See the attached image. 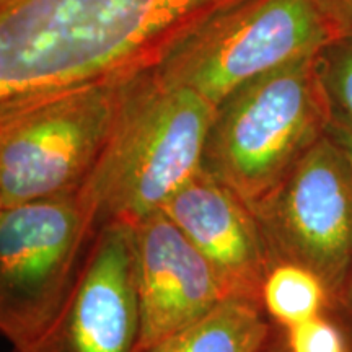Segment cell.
Segmentation results:
<instances>
[{"label": "cell", "instance_id": "obj_1", "mask_svg": "<svg viewBox=\"0 0 352 352\" xmlns=\"http://www.w3.org/2000/svg\"><path fill=\"white\" fill-rule=\"evenodd\" d=\"M241 0H13L0 7V114L158 60Z\"/></svg>", "mask_w": 352, "mask_h": 352}, {"label": "cell", "instance_id": "obj_2", "mask_svg": "<svg viewBox=\"0 0 352 352\" xmlns=\"http://www.w3.org/2000/svg\"><path fill=\"white\" fill-rule=\"evenodd\" d=\"M214 113L196 91L162 85L151 72L127 78L107 145L78 189L95 230L135 226L199 175Z\"/></svg>", "mask_w": 352, "mask_h": 352}, {"label": "cell", "instance_id": "obj_3", "mask_svg": "<svg viewBox=\"0 0 352 352\" xmlns=\"http://www.w3.org/2000/svg\"><path fill=\"white\" fill-rule=\"evenodd\" d=\"M316 56L253 78L215 107L202 171L250 208L327 135L333 104Z\"/></svg>", "mask_w": 352, "mask_h": 352}, {"label": "cell", "instance_id": "obj_4", "mask_svg": "<svg viewBox=\"0 0 352 352\" xmlns=\"http://www.w3.org/2000/svg\"><path fill=\"white\" fill-rule=\"evenodd\" d=\"M340 39L328 0H241L202 25L147 70L162 85L217 107L253 78Z\"/></svg>", "mask_w": 352, "mask_h": 352}, {"label": "cell", "instance_id": "obj_5", "mask_svg": "<svg viewBox=\"0 0 352 352\" xmlns=\"http://www.w3.org/2000/svg\"><path fill=\"white\" fill-rule=\"evenodd\" d=\"M124 83H88L0 114V208L78 191L111 134Z\"/></svg>", "mask_w": 352, "mask_h": 352}, {"label": "cell", "instance_id": "obj_6", "mask_svg": "<svg viewBox=\"0 0 352 352\" xmlns=\"http://www.w3.org/2000/svg\"><path fill=\"white\" fill-rule=\"evenodd\" d=\"M95 235L78 191L0 208V331L12 347L56 318Z\"/></svg>", "mask_w": 352, "mask_h": 352}, {"label": "cell", "instance_id": "obj_7", "mask_svg": "<svg viewBox=\"0 0 352 352\" xmlns=\"http://www.w3.org/2000/svg\"><path fill=\"white\" fill-rule=\"evenodd\" d=\"M252 209L272 264L315 272L333 307L352 267V164L344 151L327 132Z\"/></svg>", "mask_w": 352, "mask_h": 352}, {"label": "cell", "instance_id": "obj_8", "mask_svg": "<svg viewBox=\"0 0 352 352\" xmlns=\"http://www.w3.org/2000/svg\"><path fill=\"white\" fill-rule=\"evenodd\" d=\"M12 352H140L134 226L113 222L96 232L67 302Z\"/></svg>", "mask_w": 352, "mask_h": 352}, {"label": "cell", "instance_id": "obj_9", "mask_svg": "<svg viewBox=\"0 0 352 352\" xmlns=\"http://www.w3.org/2000/svg\"><path fill=\"white\" fill-rule=\"evenodd\" d=\"M140 352L182 331L228 298L208 259L164 210L134 226Z\"/></svg>", "mask_w": 352, "mask_h": 352}, {"label": "cell", "instance_id": "obj_10", "mask_svg": "<svg viewBox=\"0 0 352 352\" xmlns=\"http://www.w3.org/2000/svg\"><path fill=\"white\" fill-rule=\"evenodd\" d=\"M162 210L208 259L228 296L261 302L272 259L256 214L233 189L201 171Z\"/></svg>", "mask_w": 352, "mask_h": 352}, {"label": "cell", "instance_id": "obj_11", "mask_svg": "<svg viewBox=\"0 0 352 352\" xmlns=\"http://www.w3.org/2000/svg\"><path fill=\"white\" fill-rule=\"evenodd\" d=\"M277 331L263 302L228 297L204 318L144 352H264Z\"/></svg>", "mask_w": 352, "mask_h": 352}, {"label": "cell", "instance_id": "obj_12", "mask_svg": "<svg viewBox=\"0 0 352 352\" xmlns=\"http://www.w3.org/2000/svg\"><path fill=\"white\" fill-rule=\"evenodd\" d=\"M261 302L279 328H290L314 316L328 314L331 298L323 280L307 267L274 263L263 284Z\"/></svg>", "mask_w": 352, "mask_h": 352}, {"label": "cell", "instance_id": "obj_13", "mask_svg": "<svg viewBox=\"0 0 352 352\" xmlns=\"http://www.w3.org/2000/svg\"><path fill=\"white\" fill-rule=\"evenodd\" d=\"M316 64L331 104L352 121V38L329 43L316 56Z\"/></svg>", "mask_w": 352, "mask_h": 352}, {"label": "cell", "instance_id": "obj_14", "mask_svg": "<svg viewBox=\"0 0 352 352\" xmlns=\"http://www.w3.org/2000/svg\"><path fill=\"white\" fill-rule=\"evenodd\" d=\"M284 334L290 352H352L346 331L329 311L285 328Z\"/></svg>", "mask_w": 352, "mask_h": 352}, {"label": "cell", "instance_id": "obj_15", "mask_svg": "<svg viewBox=\"0 0 352 352\" xmlns=\"http://www.w3.org/2000/svg\"><path fill=\"white\" fill-rule=\"evenodd\" d=\"M329 314L340 321L342 329H344L347 338H349L352 347V267L341 294L338 296L336 300H334L333 307L329 308Z\"/></svg>", "mask_w": 352, "mask_h": 352}, {"label": "cell", "instance_id": "obj_16", "mask_svg": "<svg viewBox=\"0 0 352 352\" xmlns=\"http://www.w3.org/2000/svg\"><path fill=\"white\" fill-rule=\"evenodd\" d=\"M328 135L344 151L352 164V121L334 107L328 126Z\"/></svg>", "mask_w": 352, "mask_h": 352}, {"label": "cell", "instance_id": "obj_17", "mask_svg": "<svg viewBox=\"0 0 352 352\" xmlns=\"http://www.w3.org/2000/svg\"><path fill=\"white\" fill-rule=\"evenodd\" d=\"M340 38H352V0H328Z\"/></svg>", "mask_w": 352, "mask_h": 352}, {"label": "cell", "instance_id": "obj_18", "mask_svg": "<svg viewBox=\"0 0 352 352\" xmlns=\"http://www.w3.org/2000/svg\"><path fill=\"white\" fill-rule=\"evenodd\" d=\"M264 352H290L287 341H285V334L283 328H279V331L276 333L274 340L271 341V344L264 349Z\"/></svg>", "mask_w": 352, "mask_h": 352}, {"label": "cell", "instance_id": "obj_19", "mask_svg": "<svg viewBox=\"0 0 352 352\" xmlns=\"http://www.w3.org/2000/svg\"><path fill=\"white\" fill-rule=\"evenodd\" d=\"M10 2H13V0H0V7L7 6V3H10Z\"/></svg>", "mask_w": 352, "mask_h": 352}]
</instances>
